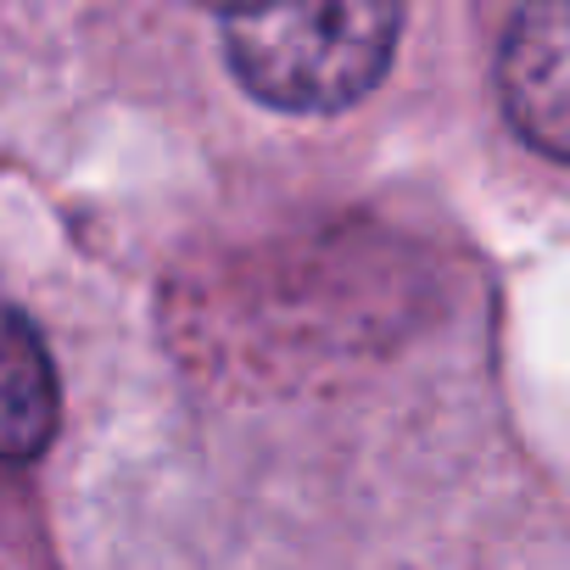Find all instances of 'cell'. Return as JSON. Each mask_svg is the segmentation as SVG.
Here are the masks:
<instances>
[{
	"instance_id": "obj_1",
	"label": "cell",
	"mask_w": 570,
	"mask_h": 570,
	"mask_svg": "<svg viewBox=\"0 0 570 570\" xmlns=\"http://www.w3.org/2000/svg\"><path fill=\"white\" fill-rule=\"evenodd\" d=\"M403 0H246L224 12V57L279 112H342L392 68Z\"/></svg>"
},
{
	"instance_id": "obj_2",
	"label": "cell",
	"mask_w": 570,
	"mask_h": 570,
	"mask_svg": "<svg viewBox=\"0 0 570 570\" xmlns=\"http://www.w3.org/2000/svg\"><path fill=\"white\" fill-rule=\"evenodd\" d=\"M498 90L514 135L570 163V0H525L503 35Z\"/></svg>"
},
{
	"instance_id": "obj_3",
	"label": "cell",
	"mask_w": 570,
	"mask_h": 570,
	"mask_svg": "<svg viewBox=\"0 0 570 570\" xmlns=\"http://www.w3.org/2000/svg\"><path fill=\"white\" fill-rule=\"evenodd\" d=\"M57 370L40 347V331L0 303V459H40L57 436Z\"/></svg>"
},
{
	"instance_id": "obj_4",
	"label": "cell",
	"mask_w": 570,
	"mask_h": 570,
	"mask_svg": "<svg viewBox=\"0 0 570 570\" xmlns=\"http://www.w3.org/2000/svg\"><path fill=\"white\" fill-rule=\"evenodd\" d=\"M202 7H218V12H235V7H246V0H202Z\"/></svg>"
}]
</instances>
